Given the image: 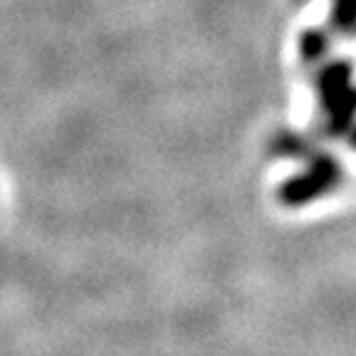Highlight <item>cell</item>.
I'll use <instances>...</instances> for the list:
<instances>
[{
	"label": "cell",
	"mask_w": 356,
	"mask_h": 356,
	"mask_svg": "<svg viewBox=\"0 0 356 356\" xmlns=\"http://www.w3.org/2000/svg\"><path fill=\"white\" fill-rule=\"evenodd\" d=\"M337 184H339V168H337V163L329 161L327 156H324V159H317V161L312 163V168L305 176L295 178V181H289L284 186L282 198L289 206H302V203H309V200L332 191Z\"/></svg>",
	"instance_id": "2"
},
{
	"label": "cell",
	"mask_w": 356,
	"mask_h": 356,
	"mask_svg": "<svg viewBox=\"0 0 356 356\" xmlns=\"http://www.w3.org/2000/svg\"><path fill=\"white\" fill-rule=\"evenodd\" d=\"M351 144L356 146V129H354V136H351Z\"/></svg>",
	"instance_id": "3"
},
{
	"label": "cell",
	"mask_w": 356,
	"mask_h": 356,
	"mask_svg": "<svg viewBox=\"0 0 356 356\" xmlns=\"http://www.w3.org/2000/svg\"><path fill=\"white\" fill-rule=\"evenodd\" d=\"M349 65H332L327 72L319 77V89H322V104L327 111L329 131L339 134L349 127L351 114L356 111V89L351 82Z\"/></svg>",
	"instance_id": "1"
}]
</instances>
